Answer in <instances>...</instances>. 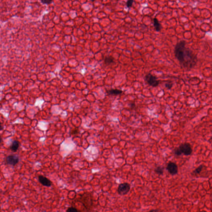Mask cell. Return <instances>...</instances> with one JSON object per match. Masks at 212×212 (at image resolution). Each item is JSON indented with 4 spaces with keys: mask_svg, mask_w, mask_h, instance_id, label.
I'll use <instances>...</instances> for the list:
<instances>
[{
    "mask_svg": "<svg viewBox=\"0 0 212 212\" xmlns=\"http://www.w3.org/2000/svg\"><path fill=\"white\" fill-rule=\"evenodd\" d=\"M144 80L148 84L154 88L157 86L160 83V81L158 80L157 77L151 73L145 75Z\"/></svg>",
    "mask_w": 212,
    "mask_h": 212,
    "instance_id": "2",
    "label": "cell"
},
{
    "mask_svg": "<svg viewBox=\"0 0 212 212\" xmlns=\"http://www.w3.org/2000/svg\"><path fill=\"white\" fill-rule=\"evenodd\" d=\"M38 179L39 182L45 187H50L52 184V182L49 179L42 175H39L38 176Z\"/></svg>",
    "mask_w": 212,
    "mask_h": 212,
    "instance_id": "7",
    "label": "cell"
},
{
    "mask_svg": "<svg viewBox=\"0 0 212 212\" xmlns=\"http://www.w3.org/2000/svg\"><path fill=\"white\" fill-rule=\"evenodd\" d=\"M78 130L76 129V130H73V131H72V134H77V132H78Z\"/></svg>",
    "mask_w": 212,
    "mask_h": 212,
    "instance_id": "20",
    "label": "cell"
},
{
    "mask_svg": "<svg viewBox=\"0 0 212 212\" xmlns=\"http://www.w3.org/2000/svg\"><path fill=\"white\" fill-rule=\"evenodd\" d=\"M153 26L156 31L157 32L161 31L163 29V26L156 17L153 19Z\"/></svg>",
    "mask_w": 212,
    "mask_h": 212,
    "instance_id": "8",
    "label": "cell"
},
{
    "mask_svg": "<svg viewBox=\"0 0 212 212\" xmlns=\"http://www.w3.org/2000/svg\"><path fill=\"white\" fill-rule=\"evenodd\" d=\"M203 165H201L199 166H198L197 168L196 169L192 172L193 174H194V175H197V174H200L201 173V172H202V170H203Z\"/></svg>",
    "mask_w": 212,
    "mask_h": 212,
    "instance_id": "13",
    "label": "cell"
},
{
    "mask_svg": "<svg viewBox=\"0 0 212 212\" xmlns=\"http://www.w3.org/2000/svg\"><path fill=\"white\" fill-rule=\"evenodd\" d=\"M166 169L169 173L172 175H176L178 172V167L175 163L170 162L167 164Z\"/></svg>",
    "mask_w": 212,
    "mask_h": 212,
    "instance_id": "5",
    "label": "cell"
},
{
    "mask_svg": "<svg viewBox=\"0 0 212 212\" xmlns=\"http://www.w3.org/2000/svg\"><path fill=\"white\" fill-rule=\"evenodd\" d=\"M19 161V157L15 155H10L7 157L6 159V163L8 165L12 166H15Z\"/></svg>",
    "mask_w": 212,
    "mask_h": 212,
    "instance_id": "6",
    "label": "cell"
},
{
    "mask_svg": "<svg viewBox=\"0 0 212 212\" xmlns=\"http://www.w3.org/2000/svg\"><path fill=\"white\" fill-rule=\"evenodd\" d=\"M3 142V139L2 138H1V136H0V143H1L2 142Z\"/></svg>",
    "mask_w": 212,
    "mask_h": 212,
    "instance_id": "22",
    "label": "cell"
},
{
    "mask_svg": "<svg viewBox=\"0 0 212 212\" xmlns=\"http://www.w3.org/2000/svg\"><path fill=\"white\" fill-rule=\"evenodd\" d=\"M186 44L183 40L176 44L174 47V55L181 66L189 71L196 65L198 58L192 50L186 47Z\"/></svg>",
    "mask_w": 212,
    "mask_h": 212,
    "instance_id": "1",
    "label": "cell"
},
{
    "mask_svg": "<svg viewBox=\"0 0 212 212\" xmlns=\"http://www.w3.org/2000/svg\"><path fill=\"white\" fill-rule=\"evenodd\" d=\"M66 212H79L78 210L74 207H70L67 209Z\"/></svg>",
    "mask_w": 212,
    "mask_h": 212,
    "instance_id": "16",
    "label": "cell"
},
{
    "mask_svg": "<svg viewBox=\"0 0 212 212\" xmlns=\"http://www.w3.org/2000/svg\"><path fill=\"white\" fill-rule=\"evenodd\" d=\"M52 1L51 0H44L42 1V2L44 4H50L52 2Z\"/></svg>",
    "mask_w": 212,
    "mask_h": 212,
    "instance_id": "18",
    "label": "cell"
},
{
    "mask_svg": "<svg viewBox=\"0 0 212 212\" xmlns=\"http://www.w3.org/2000/svg\"><path fill=\"white\" fill-rule=\"evenodd\" d=\"M20 146V143L17 141H13L10 146V149L13 152H16Z\"/></svg>",
    "mask_w": 212,
    "mask_h": 212,
    "instance_id": "10",
    "label": "cell"
},
{
    "mask_svg": "<svg viewBox=\"0 0 212 212\" xmlns=\"http://www.w3.org/2000/svg\"><path fill=\"white\" fill-rule=\"evenodd\" d=\"M154 172L159 175H163L164 173V168L161 166H158L154 169Z\"/></svg>",
    "mask_w": 212,
    "mask_h": 212,
    "instance_id": "12",
    "label": "cell"
},
{
    "mask_svg": "<svg viewBox=\"0 0 212 212\" xmlns=\"http://www.w3.org/2000/svg\"><path fill=\"white\" fill-rule=\"evenodd\" d=\"M134 2V1H133V0H129V1H128L126 2V6H127V7H128V8H130L132 7V4H133Z\"/></svg>",
    "mask_w": 212,
    "mask_h": 212,
    "instance_id": "17",
    "label": "cell"
},
{
    "mask_svg": "<svg viewBox=\"0 0 212 212\" xmlns=\"http://www.w3.org/2000/svg\"><path fill=\"white\" fill-rule=\"evenodd\" d=\"M182 154L186 156H189L192 154V148L191 144L188 143H181L179 147Z\"/></svg>",
    "mask_w": 212,
    "mask_h": 212,
    "instance_id": "3",
    "label": "cell"
},
{
    "mask_svg": "<svg viewBox=\"0 0 212 212\" xmlns=\"http://www.w3.org/2000/svg\"><path fill=\"white\" fill-rule=\"evenodd\" d=\"M114 58L112 56L106 57L104 59V64L107 65L111 64L112 63L114 62Z\"/></svg>",
    "mask_w": 212,
    "mask_h": 212,
    "instance_id": "11",
    "label": "cell"
},
{
    "mask_svg": "<svg viewBox=\"0 0 212 212\" xmlns=\"http://www.w3.org/2000/svg\"><path fill=\"white\" fill-rule=\"evenodd\" d=\"M147 212H162L159 209H152L150 211H148Z\"/></svg>",
    "mask_w": 212,
    "mask_h": 212,
    "instance_id": "19",
    "label": "cell"
},
{
    "mask_svg": "<svg viewBox=\"0 0 212 212\" xmlns=\"http://www.w3.org/2000/svg\"><path fill=\"white\" fill-rule=\"evenodd\" d=\"M107 93L109 95H110L117 96L121 95L123 93V91L118 89H110L107 90Z\"/></svg>",
    "mask_w": 212,
    "mask_h": 212,
    "instance_id": "9",
    "label": "cell"
},
{
    "mask_svg": "<svg viewBox=\"0 0 212 212\" xmlns=\"http://www.w3.org/2000/svg\"><path fill=\"white\" fill-rule=\"evenodd\" d=\"M173 86V83L171 82H168L165 83V88L168 89H171L172 88Z\"/></svg>",
    "mask_w": 212,
    "mask_h": 212,
    "instance_id": "15",
    "label": "cell"
},
{
    "mask_svg": "<svg viewBox=\"0 0 212 212\" xmlns=\"http://www.w3.org/2000/svg\"><path fill=\"white\" fill-rule=\"evenodd\" d=\"M130 185L128 183H123L119 185L118 188V194L121 196L126 195L130 191Z\"/></svg>",
    "mask_w": 212,
    "mask_h": 212,
    "instance_id": "4",
    "label": "cell"
},
{
    "mask_svg": "<svg viewBox=\"0 0 212 212\" xmlns=\"http://www.w3.org/2000/svg\"><path fill=\"white\" fill-rule=\"evenodd\" d=\"M173 153L176 156H179L182 154L179 147H176L173 150Z\"/></svg>",
    "mask_w": 212,
    "mask_h": 212,
    "instance_id": "14",
    "label": "cell"
},
{
    "mask_svg": "<svg viewBox=\"0 0 212 212\" xmlns=\"http://www.w3.org/2000/svg\"><path fill=\"white\" fill-rule=\"evenodd\" d=\"M4 129V126L2 123H0V130H2Z\"/></svg>",
    "mask_w": 212,
    "mask_h": 212,
    "instance_id": "21",
    "label": "cell"
}]
</instances>
